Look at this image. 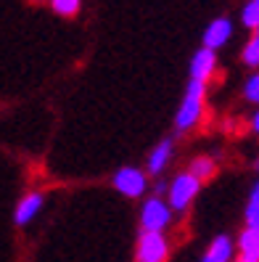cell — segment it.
<instances>
[{
  "instance_id": "obj_17",
  "label": "cell",
  "mask_w": 259,
  "mask_h": 262,
  "mask_svg": "<svg viewBox=\"0 0 259 262\" xmlns=\"http://www.w3.org/2000/svg\"><path fill=\"white\" fill-rule=\"evenodd\" d=\"M243 98H246L249 103L259 106V72H254L246 80V85H243Z\"/></svg>"
},
{
  "instance_id": "obj_11",
  "label": "cell",
  "mask_w": 259,
  "mask_h": 262,
  "mask_svg": "<svg viewBox=\"0 0 259 262\" xmlns=\"http://www.w3.org/2000/svg\"><path fill=\"white\" fill-rule=\"evenodd\" d=\"M238 252L241 257H249L259 262V228H243L238 236Z\"/></svg>"
},
{
  "instance_id": "obj_13",
  "label": "cell",
  "mask_w": 259,
  "mask_h": 262,
  "mask_svg": "<svg viewBox=\"0 0 259 262\" xmlns=\"http://www.w3.org/2000/svg\"><path fill=\"white\" fill-rule=\"evenodd\" d=\"M243 220H246V228H259V180L254 183V188L249 193V204H246V212H243Z\"/></svg>"
},
{
  "instance_id": "obj_6",
  "label": "cell",
  "mask_w": 259,
  "mask_h": 262,
  "mask_svg": "<svg viewBox=\"0 0 259 262\" xmlns=\"http://www.w3.org/2000/svg\"><path fill=\"white\" fill-rule=\"evenodd\" d=\"M215 74H217V53L209 48H199L191 58V80L206 85Z\"/></svg>"
},
{
  "instance_id": "obj_2",
  "label": "cell",
  "mask_w": 259,
  "mask_h": 262,
  "mask_svg": "<svg viewBox=\"0 0 259 262\" xmlns=\"http://www.w3.org/2000/svg\"><path fill=\"white\" fill-rule=\"evenodd\" d=\"M199 191H201V183L185 169V172H180L170 186H167V199H170L167 204H170L172 212H185L193 204V199L199 196Z\"/></svg>"
},
{
  "instance_id": "obj_1",
  "label": "cell",
  "mask_w": 259,
  "mask_h": 262,
  "mask_svg": "<svg viewBox=\"0 0 259 262\" xmlns=\"http://www.w3.org/2000/svg\"><path fill=\"white\" fill-rule=\"evenodd\" d=\"M204 109H206V85L191 80L185 88V96H182L180 109L175 114V130L177 133L193 130L204 119Z\"/></svg>"
},
{
  "instance_id": "obj_8",
  "label": "cell",
  "mask_w": 259,
  "mask_h": 262,
  "mask_svg": "<svg viewBox=\"0 0 259 262\" xmlns=\"http://www.w3.org/2000/svg\"><path fill=\"white\" fill-rule=\"evenodd\" d=\"M45 204V196L40 191H32V193H27L21 202L16 204V212H13V220H16V225H29L35 217H37V212L42 209Z\"/></svg>"
},
{
  "instance_id": "obj_10",
  "label": "cell",
  "mask_w": 259,
  "mask_h": 262,
  "mask_svg": "<svg viewBox=\"0 0 259 262\" xmlns=\"http://www.w3.org/2000/svg\"><path fill=\"white\" fill-rule=\"evenodd\" d=\"M233 259V241L230 236H217L209 244L206 254L201 257V262H230Z\"/></svg>"
},
{
  "instance_id": "obj_5",
  "label": "cell",
  "mask_w": 259,
  "mask_h": 262,
  "mask_svg": "<svg viewBox=\"0 0 259 262\" xmlns=\"http://www.w3.org/2000/svg\"><path fill=\"white\" fill-rule=\"evenodd\" d=\"M111 183H114V188H116L122 196L138 199V196L146 193L148 178H146L143 169H138V167H122V169H116V172H114Z\"/></svg>"
},
{
  "instance_id": "obj_16",
  "label": "cell",
  "mask_w": 259,
  "mask_h": 262,
  "mask_svg": "<svg viewBox=\"0 0 259 262\" xmlns=\"http://www.w3.org/2000/svg\"><path fill=\"white\" fill-rule=\"evenodd\" d=\"M241 21H243V27H249L251 32H256L259 29V0H249V3L243 6Z\"/></svg>"
},
{
  "instance_id": "obj_18",
  "label": "cell",
  "mask_w": 259,
  "mask_h": 262,
  "mask_svg": "<svg viewBox=\"0 0 259 262\" xmlns=\"http://www.w3.org/2000/svg\"><path fill=\"white\" fill-rule=\"evenodd\" d=\"M154 191H156V196L161 199V196L167 193V183H164V180H156V186H154Z\"/></svg>"
},
{
  "instance_id": "obj_14",
  "label": "cell",
  "mask_w": 259,
  "mask_h": 262,
  "mask_svg": "<svg viewBox=\"0 0 259 262\" xmlns=\"http://www.w3.org/2000/svg\"><path fill=\"white\" fill-rule=\"evenodd\" d=\"M241 58H243V64L251 67V69H259V29L251 35V40L243 45V51H241Z\"/></svg>"
},
{
  "instance_id": "obj_20",
  "label": "cell",
  "mask_w": 259,
  "mask_h": 262,
  "mask_svg": "<svg viewBox=\"0 0 259 262\" xmlns=\"http://www.w3.org/2000/svg\"><path fill=\"white\" fill-rule=\"evenodd\" d=\"M230 262H254V259H249V257H241V254H238V257H233Z\"/></svg>"
},
{
  "instance_id": "obj_15",
  "label": "cell",
  "mask_w": 259,
  "mask_h": 262,
  "mask_svg": "<svg viewBox=\"0 0 259 262\" xmlns=\"http://www.w3.org/2000/svg\"><path fill=\"white\" fill-rule=\"evenodd\" d=\"M51 8L58 13V16L72 19V16H77V13H80L82 0H51Z\"/></svg>"
},
{
  "instance_id": "obj_12",
  "label": "cell",
  "mask_w": 259,
  "mask_h": 262,
  "mask_svg": "<svg viewBox=\"0 0 259 262\" xmlns=\"http://www.w3.org/2000/svg\"><path fill=\"white\" fill-rule=\"evenodd\" d=\"M188 172H191V175H193V178H196V180H199L201 186H204V183H209L211 178L217 175V162L204 154V157H196V159L191 162Z\"/></svg>"
},
{
  "instance_id": "obj_4",
  "label": "cell",
  "mask_w": 259,
  "mask_h": 262,
  "mask_svg": "<svg viewBox=\"0 0 259 262\" xmlns=\"http://www.w3.org/2000/svg\"><path fill=\"white\" fill-rule=\"evenodd\" d=\"M167 259H170V241H167V236L140 230L138 246H135V262H167Z\"/></svg>"
},
{
  "instance_id": "obj_22",
  "label": "cell",
  "mask_w": 259,
  "mask_h": 262,
  "mask_svg": "<svg viewBox=\"0 0 259 262\" xmlns=\"http://www.w3.org/2000/svg\"><path fill=\"white\" fill-rule=\"evenodd\" d=\"M32 3H42V0H32Z\"/></svg>"
},
{
  "instance_id": "obj_9",
  "label": "cell",
  "mask_w": 259,
  "mask_h": 262,
  "mask_svg": "<svg viewBox=\"0 0 259 262\" xmlns=\"http://www.w3.org/2000/svg\"><path fill=\"white\" fill-rule=\"evenodd\" d=\"M172 151H175L172 138H164V141H159L154 148H151V154H148V175H154V178L161 175L164 167L172 159Z\"/></svg>"
},
{
  "instance_id": "obj_3",
  "label": "cell",
  "mask_w": 259,
  "mask_h": 262,
  "mask_svg": "<svg viewBox=\"0 0 259 262\" xmlns=\"http://www.w3.org/2000/svg\"><path fill=\"white\" fill-rule=\"evenodd\" d=\"M172 225V209L170 204L159 196L146 199V204L140 209V228L148 233H164L167 228Z\"/></svg>"
},
{
  "instance_id": "obj_19",
  "label": "cell",
  "mask_w": 259,
  "mask_h": 262,
  "mask_svg": "<svg viewBox=\"0 0 259 262\" xmlns=\"http://www.w3.org/2000/svg\"><path fill=\"white\" fill-rule=\"evenodd\" d=\"M251 130L259 135V109H256V112H254V117H251Z\"/></svg>"
},
{
  "instance_id": "obj_21",
  "label": "cell",
  "mask_w": 259,
  "mask_h": 262,
  "mask_svg": "<svg viewBox=\"0 0 259 262\" xmlns=\"http://www.w3.org/2000/svg\"><path fill=\"white\" fill-rule=\"evenodd\" d=\"M254 169H256V172H259V159H256V162H254Z\"/></svg>"
},
{
  "instance_id": "obj_7",
  "label": "cell",
  "mask_w": 259,
  "mask_h": 262,
  "mask_svg": "<svg viewBox=\"0 0 259 262\" xmlns=\"http://www.w3.org/2000/svg\"><path fill=\"white\" fill-rule=\"evenodd\" d=\"M230 35H233V21L225 19V16H220V19H215V21L204 29V48H209V51L217 53V48H222V45L230 40Z\"/></svg>"
}]
</instances>
